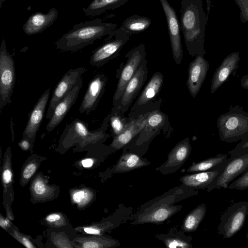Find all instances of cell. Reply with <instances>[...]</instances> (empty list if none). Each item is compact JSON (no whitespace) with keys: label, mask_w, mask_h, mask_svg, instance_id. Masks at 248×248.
<instances>
[{"label":"cell","mask_w":248,"mask_h":248,"mask_svg":"<svg viewBox=\"0 0 248 248\" xmlns=\"http://www.w3.org/2000/svg\"><path fill=\"white\" fill-rule=\"evenodd\" d=\"M180 26L189 54L204 56L205 32L208 17L202 0H181Z\"/></svg>","instance_id":"obj_1"},{"label":"cell","mask_w":248,"mask_h":248,"mask_svg":"<svg viewBox=\"0 0 248 248\" xmlns=\"http://www.w3.org/2000/svg\"><path fill=\"white\" fill-rule=\"evenodd\" d=\"M116 27V23L104 22L99 18L75 24L58 40L56 48L64 51L80 50L108 35Z\"/></svg>","instance_id":"obj_2"},{"label":"cell","mask_w":248,"mask_h":248,"mask_svg":"<svg viewBox=\"0 0 248 248\" xmlns=\"http://www.w3.org/2000/svg\"><path fill=\"white\" fill-rule=\"evenodd\" d=\"M220 140L232 143L248 139V112L238 105H231L217 121Z\"/></svg>","instance_id":"obj_3"},{"label":"cell","mask_w":248,"mask_h":248,"mask_svg":"<svg viewBox=\"0 0 248 248\" xmlns=\"http://www.w3.org/2000/svg\"><path fill=\"white\" fill-rule=\"evenodd\" d=\"M145 57V46L143 44L133 48L125 55L126 62L124 65L122 64L121 72H118V81L113 97L112 109L117 107L127 84L142 64Z\"/></svg>","instance_id":"obj_4"},{"label":"cell","mask_w":248,"mask_h":248,"mask_svg":"<svg viewBox=\"0 0 248 248\" xmlns=\"http://www.w3.org/2000/svg\"><path fill=\"white\" fill-rule=\"evenodd\" d=\"M15 83V61L8 51L4 38L0 47V110L11 102Z\"/></svg>","instance_id":"obj_5"},{"label":"cell","mask_w":248,"mask_h":248,"mask_svg":"<svg viewBox=\"0 0 248 248\" xmlns=\"http://www.w3.org/2000/svg\"><path fill=\"white\" fill-rule=\"evenodd\" d=\"M248 215V201L233 203L221 215L217 233L225 239L233 237L244 226Z\"/></svg>","instance_id":"obj_6"},{"label":"cell","mask_w":248,"mask_h":248,"mask_svg":"<svg viewBox=\"0 0 248 248\" xmlns=\"http://www.w3.org/2000/svg\"><path fill=\"white\" fill-rule=\"evenodd\" d=\"M106 42L97 48L91 55L90 63L94 66H101L116 57L124 45L130 39V35L120 28L108 35Z\"/></svg>","instance_id":"obj_7"},{"label":"cell","mask_w":248,"mask_h":248,"mask_svg":"<svg viewBox=\"0 0 248 248\" xmlns=\"http://www.w3.org/2000/svg\"><path fill=\"white\" fill-rule=\"evenodd\" d=\"M248 169V153L236 156H230L219 174L208 187L207 191L215 189L228 188L230 183Z\"/></svg>","instance_id":"obj_8"},{"label":"cell","mask_w":248,"mask_h":248,"mask_svg":"<svg viewBox=\"0 0 248 248\" xmlns=\"http://www.w3.org/2000/svg\"><path fill=\"white\" fill-rule=\"evenodd\" d=\"M166 18L173 58L177 64L181 62L183 52L181 39V26L176 13L167 0H159Z\"/></svg>","instance_id":"obj_9"},{"label":"cell","mask_w":248,"mask_h":248,"mask_svg":"<svg viewBox=\"0 0 248 248\" xmlns=\"http://www.w3.org/2000/svg\"><path fill=\"white\" fill-rule=\"evenodd\" d=\"M147 74V61L145 59L127 84L117 107L112 111L124 115L128 110L146 81Z\"/></svg>","instance_id":"obj_10"},{"label":"cell","mask_w":248,"mask_h":248,"mask_svg":"<svg viewBox=\"0 0 248 248\" xmlns=\"http://www.w3.org/2000/svg\"><path fill=\"white\" fill-rule=\"evenodd\" d=\"M86 71L85 68L79 67L69 70L63 75L53 92L46 112V119H50L56 106L74 87Z\"/></svg>","instance_id":"obj_11"},{"label":"cell","mask_w":248,"mask_h":248,"mask_svg":"<svg viewBox=\"0 0 248 248\" xmlns=\"http://www.w3.org/2000/svg\"><path fill=\"white\" fill-rule=\"evenodd\" d=\"M107 78L104 74L94 76L89 83L79 108L80 113L89 114L96 108L106 88Z\"/></svg>","instance_id":"obj_12"},{"label":"cell","mask_w":248,"mask_h":248,"mask_svg":"<svg viewBox=\"0 0 248 248\" xmlns=\"http://www.w3.org/2000/svg\"><path fill=\"white\" fill-rule=\"evenodd\" d=\"M209 64L203 56L196 55L188 67L186 85L190 95L197 96L205 79Z\"/></svg>","instance_id":"obj_13"},{"label":"cell","mask_w":248,"mask_h":248,"mask_svg":"<svg viewBox=\"0 0 248 248\" xmlns=\"http://www.w3.org/2000/svg\"><path fill=\"white\" fill-rule=\"evenodd\" d=\"M82 85V78L81 77L74 87L56 106L52 116L46 126L47 131H52L62 122L76 101Z\"/></svg>","instance_id":"obj_14"},{"label":"cell","mask_w":248,"mask_h":248,"mask_svg":"<svg viewBox=\"0 0 248 248\" xmlns=\"http://www.w3.org/2000/svg\"><path fill=\"white\" fill-rule=\"evenodd\" d=\"M50 93V88L46 90L38 99L31 111L23 132V137L26 139L31 140L35 138L43 119Z\"/></svg>","instance_id":"obj_15"},{"label":"cell","mask_w":248,"mask_h":248,"mask_svg":"<svg viewBox=\"0 0 248 248\" xmlns=\"http://www.w3.org/2000/svg\"><path fill=\"white\" fill-rule=\"evenodd\" d=\"M240 53L236 51L228 55L216 70L211 81V93H214L238 68Z\"/></svg>","instance_id":"obj_16"},{"label":"cell","mask_w":248,"mask_h":248,"mask_svg":"<svg viewBox=\"0 0 248 248\" xmlns=\"http://www.w3.org/2000/svg\"><path fill=\"white\" fill-rule=\"evenodd\" d=\"M58 11L55 8L49 9L46 14L37 12L31 15L23 26L24 33L29 35L43 31L57 19Z\"/></svg>","instance_id":"obj_17"},{"label":"cell","mask_w":248,"mask_h":248,"mask_svg":"<svg viewBox=\"0 0 248 248\" xmlns=\"http://www.w3.org/2000/svg\"><path fill=\"white\" fill-rule=\"evenodd\" d=\"M150 112L140 115L137 118H131L125 130L115 136L112 142V147L119 149L129 143L141 130L143 129Z\"/></svg>","instance_id":"obj_18"},{"label":"cell","mask_w":248,"mask_h":248,"mask_svg":"<svg viewBox=\"0 0 248 248\" xmlns=\"http://www.w3.org/2000/svg\"><path fill=\"white\" fill-rule=\"evenodd\" d=\"M164 81V76L160 72H155L151 77L135 103L131 112L137 111L151 102L159 92Z\"/></svg>","instance_id":"obj_19"},{"label":"cell","mask_w":248,"mask_h":248,"mask_svg":"<svg viewBox=\"0 0 248 248\" xmlns=\"http://www.w3.org/2000/svg\"><path fill=\"white\" fill-rule=\"evenodd\" d=\"M222 170L186 175L182 177L181 181L185 185L194 188H207Z\"/></svg>","instance_id":"obj_20"},{"label":"cell","mask_w":248,"mask_h":248,"mask_svg":"<svg viewBox=\"0 0 248 248\" xmlns=\"http://www.w3.org/2000/svg\"><path fill=\"white\" fill-rule=\"evenodd\" d=\"M228 154H218L197 163H193L187 169V172H202L222 170L228 160Z\"/></svg>","instance_id":"obj_21"},{"label":"cell","mask_w":248,"mask_h":248,"mask_svg":"<svg viewBox=\"0 0 248 248\" xmlns=\"http://www.w3.org/2000/svg\"><path fill=\"white\" fill-rule=\"evenodd\" d=\"M128 0H93L89 5L83 9L87 16L99 15L107 10L118 8Z\"/></svg>","instance_id":"obj_22"},{"label":"cell","mask_w":248,"mask_h":248,"mask_svg":"<svg viewBox=\"0 0 248 248\" xmlns=\"http://www.w3.org/2000/svg\"><path fill=\"white\" fill-rule=\"evenodd\" d=\"M151 24V20L149 17L134 15L126 18L120 28L131 35L145 31Z\"/></svg>","instance_id":"obj_23"},{"label":"cell","mask_w":248,"mask_h":248,"mask_svg":"<svg viewBox=\"0 0 248 248\" xmlns=\"http://www.w3.org/2000/svg\"><path fill=\"white\" fill-rule=\"evenodd\" d=\"M191 149L189 139L186 138L177 144L170 152L166 167H175L183 163L188 156Z\"/></svg>","instance_id":"obj_24"},{"label":"cell","mask_w":248,"mask_h":248,"mask_svg":"<svg viewBox=\"0 0 248 248\" xmlns=\"http://www.w3.org/2000/svg\"><path fill=\"white\" fill-rule=\"evenodd\" d=\"M206 212V207L204 203L196 207L185 218L183 224L184 230L188 232L196 230L203 220Z\"/></svg>","instance_id":"obj_25"},{"label":"cell","mask_w":248,"mask_h":248,"mask_svg":"<svg viewBox=\"0 0 248 248\" xmlns=\"http://www.w3.org/2000/svg\"><path fill=\"white\" fill-rule=\"evenodd\" d=\"M176 210V207L161 206L143 216L139 221L142 223L161 222L170 217Z\"/></svg>","instance_id":"obj_26"},{"label":"cell","mask_w":248,"mask_h":248,"mask_svg":"<svg viewBox=\"0 0 248 248\" xmlns=\"http://www.w3.org/2000/svg\"><path fill=\"white\" fill-rule=\"evenodd\" d=\"M146 163L139 156L132 153H127L121 156L116 167L120 172H125L142 167Z\"/></svg>","instance_id":"obj_27"},{"label":"cell","mask_w":248,"mask_h":248,"mask_svg":"<svg viewBox=\"0 0 248 248\" xmlns=\"http://www.w3.org/2000/svg\"><path fill=\"white\" fill-rule=\"evenodd\" d=\"M108 116L110 127L115 137L125 130L131 119L125 118L124 115L113 111H111Z\"/></svg>","instance_id":"obj_28"},{"label":"cell","mask_w":248,"mask_h":248,"mask_svg":"<svg viewBox=\"0 0 248 248\" xmlns=\"http://www.w3.org/2000/svg\"><path fill=\"white\" fill-rule=\"evenodd\" d=\"M165 114L159 111L150 112L144 128H156L161 127L165 124Z\"/></svg>","instance_id":"obj_29"},{"label":"cell","mask_w":248,"mask_h":248,"mask_svg":"<svg viewBox=\"0 0 248 248\" xmlns=\"http://www.w3.org/2000/svg\"><path fill=\"white\" fill-rule=\"evenodd\" d=\"M230 189L245 190L248 189V169L234 179L228 186Z\"/></svg>","instance_id":"obj_30"},{"label":"cell","mask_w":248,"mask_h":248,"mask_svg":"<svg viewBox=\"0 0 248 248\" xmlns=\"http://www.w3.org/2000/svg\"><path fill=\"white\" fill-rule=\"evenodd\" d=\"M248 153V139L241 140L236 146L228 152L230 156L233 157L245 155Z\"/></svg>","instance_id":"obj_31"},{"label":"cell","mask_w":248,"mask_h":248,"mask_svg":"<svg viewBox=\"0 0 248 248\" xmlns=\"http://www.w3.org/2000/svg\"><path fill=\"white\" fill-rule=\"evenodd\" d=\"M240 12L239 18L243 23L248 22V0H234Z\"/></svg>","instance_id":"obj_32"},{"label":"cell","mask_w":248,"mask_h":248,"mask_svg":"<svg viewBox=\"0 0 248 248\" xmlns=\"http://www.w3.org/2000/svg\"><path fill=\"white\" fill-rule=\"evenodd\" d=\"M165 244L167 247L170 248H187L192 247L190 243L178 238H168L165 241Z\"/></svg>","instance_id":"obj_33"},{"label":"cell","mask_w":248,"mask_h":248,"mask_svg":"<svg viewBox=\"0 0 248 248\" xmlns=\"http://www.w3.org/2000/svg\"><path fill=\"white\" fill-rule=\"evenodd\" d=\"M36 169V166L34 163H30L24 169L23 176L25 179H29L31 177Z\"/></svg>","instance_id":"obj_34"},{"label":"cell","mask_w":248,"mask_h":248,"mask_svg":"<svg viewBox=\"0 0 248 248\" xmlns=\"http://www.w3.org/2000/svg\"><path fill=\"white\" fill-rule=\"evenodd\" d=\"M34 191L38 195H43L46 191V187L44 183L41 180L35 181L33 186Z\"/></svg>","instance_id":"obj_35"},{"label":"cell","mask_w":248,"mask_h":248,"mask_svg":"<svg viewBox=\"0 0 248 248\" xmlns=\"http://www.w3.org/2000/svg\"><path fill=\"white\" fill-rule=\"evenodd\" d=\"M108 247H110V246L106 244H104L103 243H100L98 242L95 241L87 242L85 243L83 246V247L86 248H97Z\"/></svg>","instance_id":"obj_36"},{"label":"cell","mask_w":248,"mask_h":248,"mask_svg":"<svg viewBox=\"0 0 248 248\" xmlns=\"http://www.w3.org/2000/svg\"><path fill=\"white\" fill-rule=\"evenodd\" d=\"M86 193L84 191H78L73 196V200L77 203H80L86 198Z\"/></svg>","instance_id":"obj_37"},{"label":"cell","mask_w":248,"mask_h":248,"mask_svg":"<svg viewBox=\"0 0 248 248\" xmlns=\"http://www.w3.org/2000/svg\"><path fill=\"white\" fill-rule=\"evenodd\" d=\"M12 173L10 170L6 169L2 174L3 181L5 184L10 183L12 180Z\"/></svg>","instance_id":"obj_38"},{"label":"cell","mask_w":248,"mask_h":248,"mask_svg":"<svg viewBox=\"0 0 248 248\" xmlns=\"http://www.w3.org/2000/svg\"><path fill=\"white\" fill-rule=\"evenodd\" d=\"M241 86L245 89H248V74L244 76L240 80Z\"/></svg>","instance_id":"obj_39"},{"label":"cell","mask_w":248,"mask_h":248,"mask_svg":"<svg viewBox=\"0 0 248 248\" xmlns=\"http://www.w3.org/2000/svg\"><path fill=\"white\" fill-rule=\"evenodd\" d=\"M84 230L86 233L89 234H99L100 233V231L99 229L94 228H85Z\"/></svg>","instance_id":"obj_40"},{"label":"cell","mask_w":248,"mask_h":248,"mask_svg":"<svg viewBox=\"0 0 248 248\" xmlns=\"http://www.w3.org/2000/svg\"><path fill=\"white\" fill-rule=\"evenodd\" d=\"M60 218L59 215L56 214H52L48 215L46 217V220L49 222H54L58 220Z\"/></svg>","instance_id":"obj_41"},{"label":"cell","mask_w":248,"mask_h":248,"mask_svg":"<svg viewBox=\"0 0 248 248\" xmlns=\"http://www.w3.org/2000/svg\"><path fill=\"white\" fill-rule=\"evenodd\" d=\"M81 163L84 167L89 168L93 165V161L91 158H87L82 160Z\"/></svg>","instance_id":"obj_42"},{"label":"cell","mask_w":248,"mask_h":248,"mask_svg":"<svg viewBox=\"0 0 248 248\" xmlns=\"http://www.w3.org/2000/svg\"><path fill=\"white\" fill-rule=\"evenodd\" d=\"M29 140L26 139L22 140L19 143L20 146L23 150H27L30 147Z\"/></svg>","instance_id":"obj_43"},{"label":"cell","mask_w":248,"mask_h":248,"mask_svg":"<svg viewBox=\"0 0 248 248\" xmlns=\"http://www.w3.org/2000/svg\"><path fill=\"white\" fill-rule=\"evenodd\" d=\"M21 241L23 244L27 248H34V246L30 243V242L25 238H22Z\"/></svg>","instance_id":"obj_44"},{"label":"cell","mask_w":248,"mask_h":248,"mask_svg":"<svg viewBox=\"0 0 248 248\" xmlns=\"http://www.w3.org/2000/svg\"><path fill=\"white\" fill-rule=\"evenodd\" d=\"M206 2H207V14L206 15H207V17H208L209 13V11L210 10V7H211V0H206Z\"/></svg>","instance_id":"obj_45"},{"label":"cell","mask_w":248,"mask_h":248,"mask_svg":"<svg viewBox=\"0 0 248 248\" xmlns=\"http://www.w3.org/2000/svg\"><path fill=\"white\" fill-rule=\"evenodd\" d=\"M1 221H2L3 223H0V225L2 227L3 226V225L4 224V227H5V226L7 225V222L6 220H4V221H3L2 220H1Z\"/></svg>","instance_id":"obj_46"},{"label":"cell","mask_w":248,"mask_h":248,"mask_svg":"<svg viewBox=\"0 0 248 248\" xmlns=\"http://www.w3.org/2000/svg\"><path fill=\"white\" fill-rule=\"evenodd\" d=\"M6 0H0V8L1 7L2 4L4 1H5Z\"/></svg>","instance_id":"obj_47"},{"label":"cell","mask_w":248,"mask_h":248,"mask_svg":"<svg viewBox=\"0 0 248 248\" xmlns=\"http://www.w3.org/2000/svg\"><path fill=\"white\" fill-rule=\"evenodd\" d=\"M246 238L248 239V231L247 232L246 234Z\"/></svg>","instance_id":"obj_48"}]
</instances>
